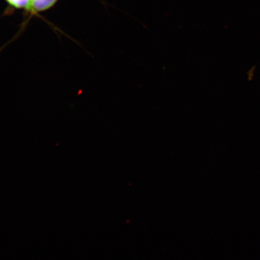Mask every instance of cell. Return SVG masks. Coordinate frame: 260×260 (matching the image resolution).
<instances>
[{
	"instance_id": "1",
	"label": "cell",
	"mask_w": 260,
	"mask_h": 260,
	"mask_svg": "<svg viewBox=\"0 0 260 260\" xmlns=\"http://www.w3.org/2000/svg\"><path fill=\"white\" fill-rule=\"evenodd\" d=\"M56 2L57 0H29L26 9L32 13L43 11L51 8Z\"/></svg>"
}]
</instances>
